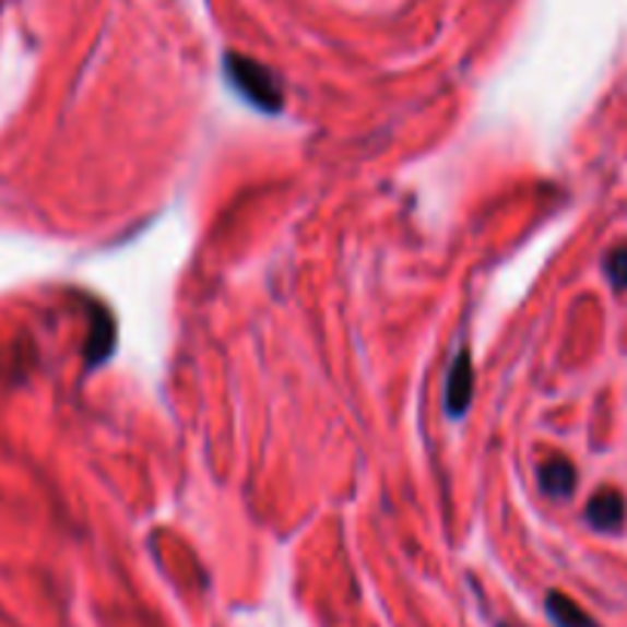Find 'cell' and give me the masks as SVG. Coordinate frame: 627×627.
I'll use <instances>...</instances> for the list:
<instances>
[{
    "label": "cell",
    "mask_w": 627,
    "mask_h": 627,
    "mask_svg": "<svg viewBox=\"0 0 627 627\" xmlns=\"http://www.w3.org/2000/svg\"><path fill=\"white\" fill-rule=\"evenodd\" d=\"M225 78L237 90V96L259 108L264 115H277L283 108V86L281 78L262 62L240 56V52H228L225 56Z\"/></svg>",
    "instance_id": "1"
},
{
    "label": "cell",
    "mask_w": 627,
    "mask_h": 627,
    "mask_svg": "<svg viewBox=\"0 0 627 627\" xmlns=\"http://www.w3.org/2000/svg\"><path fill=\"white\" fill-rule=\"evenodd\" d=\"M474 397V366H471V351L462 347V354L452 360L449 379H446V415L462 418Z\"/></svg>",
    "instance_id": "2"
},
{
    "label": "cell",
    "mask_w": 627,
    "mask_h": 627,
    "mask_svg": "<svg viewBox=\"0 0 627 627\" xmlns=\"http://www.w3.org/2000/svg\"><path fill=\"white\" fill-rule=\"evenodd\" d=\"M584 517H588V523L600 529V532H618V529L625 527L627 517L625 496L615 493V489H600V493L588 501Z\"/></svg>",
    "instance_id": "3"
},
{
    "label": "cell",
    "mask_w": 627,
    "mask_h": 627,
    "mask_svg": "<svg viewBox=\"0 0 627 627\" xmlns=\"http://www.w3.org/2000/svg\"><path fill=\"white\" fill-rule=\"evenodd\" d=\"M576 468L566 459H551L539 468V483H542V493L551 498H569L576 493Z\"/></svg>",
    "instance_id": "4"
},
{
    "label": "cell",
    "mask_w": 627,
    "mask_h": 627,
    "mask_svg": "<svg viewBox=\"0 0 627 627\" xmlns=\"http://www.w3.org/2000/svg\"><path fill=\"white\" fill-rule=\"evenodd\" d=\"M545 610L547 615H551V622L557 627H600L588 612L578 606L572 596L560 594V591H551V594H547Z\"/></svg>",
    "instance_id": "5"
},
{
    "label": "cell",
    "mask_w": 627,
    "mask_h": 627,
    "mask_svg": "<svg viewBox=\"0 0 627 627\" xmlns=\"http://www.w3.org/2000/svg\"><path fill=\"white\" fill-rule=\"evenodd\" d=\"M96 308V330L90 335V347H86V360L90 366H99L111 351H115V320H111V314L105 311L102 305H93Z\"/></svg>",
    "instance_id": "6"
},
{
    "label": "cell",
    "mask_w": 627,
    "mask_h": 627,
    "mask_svg": "<svg viewBox=\"0 0 627 627\" xmlns=\"http://www.w3.org/2000/svg\"><path fill=\"white\" fill-rule=\"evenodd\" d=\"M606 277H610L618 293L627 289V247H615L606 256Z\"/></svg>",
    "instance_id": "7"
}]
</instances>
